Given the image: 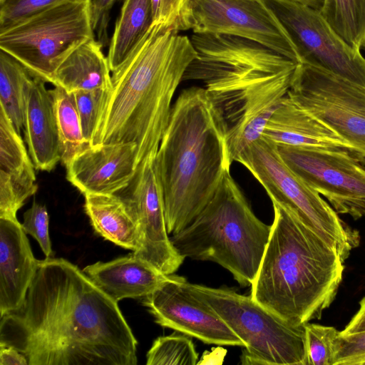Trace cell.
<instances>
[{"instance_id":"obj_35","label":"cell","mask_w":365,"mask_h":365,"mask_svg":"<svg viewBox=\"0 0 365 365\" xmlns=\"http://www.w3.org/2000/svg\"><path fill=\"white\" fill-rule=\"evenodd\" d=\"M365 361V331L339 335L334 365H362Z\"/></svg>"},{"instance_id":"obj_36","label":"cell","mask_w":365,"mask_h":365,"mask_svg":"<svg viewBox=\"0 0 365 365\" xmlns=\"http://www.w3.org/2000/svg\"><path fill=\"white\" fill-rule=\"evenodd\" d=\"M117 0H90L92 24L98 41L103 47L108 43V27L110 14Z\"/></svg>"},{"instance_id":"obj_28","label":"cell","mask_w":365,"mask_h":365,"mask_svg":"<svg viewBox=\"0 0 365 365\" xmlns=\"http://www.w3.org/2000/svg\"><path fill=\"white\" fill-rule=\"evenodd\" d=\"M197 360L191 336L178 331L157 338L146 355L147 365H195Z\"/></svg>"},{"instance_id":"obj_12","label":"cell","mask_w":365,"mask_h":365,"mask_svg":"<svg viewBox=\"0 0 365 365\" xmlns=\"http://www.w3.org/2000/svg\"><path fill=\"white\" fill-rule=\"evenodd\" d=\"M287 166L338 214L365 217V167L345 151L277 145Z\"/></svg>"},{"instance_id":"obj_4","label":"cell","mask_w":365,"mask_h":365,"mask_svg":"<svg viewBox=\"0 0 365 365\" xmlns=\"http://www.w3.org/2000/svg\"><path fill=\"white\" fill-rule=\"evenodd\" d=\"M155 163L167 231L174 235L207 205L232 163L225 121L204 88H188L177 98Z\"/></svg>"},{"instance_id":"obj_1","label":"cell","mask_w":365,"mask_h":365,"mask_svg":"<svg viewBox=\"0 0 365 365\" xmlns=\"http://www.w3.org/2000/svg\"><path fill=\"white\" fill-rule=\"evenodd\" d=\"M0 344L29 365L138 363V341L118 303L63 258L38 260L23 305L1 317Z\"/></svg>"},{"instance_id":"obj_17","label":"cell","mask_w":365,"mask_h":365,"mask_svg":"<svg viewBox=\"0 0 365 365\" xmlns=\"http://www.w3.org/2000/svg\"><path fill=\"white\" fill-rule=\"evenodd\" d=\"M19 220L0 218V317L23 305L38 260Z\"/></svg>"},{"instance_id":"obj_13","label":"cell","mask_w":365,"mask_h":365,"mask_svg":"<svg viewBox=\"0 0 365 365\" xmlns=\"http://www.w3.org/2000/svg\"><path fill=\"white\" fill-rule=\"evenodd\" d=\"M155 156H148L136 167L129 183L115 193L135 222L140 235L134 255L165 274L175 272L185 258L173 245L167 231L161 185Z\"/></svg>"},{"instance_id":"obj_39","label":"cell","mask_w":365,"mask_h":365,"mask_svg":"<svg viewBox=\"0 0 365 365\" xmlns=\"http://www.w3.org/2000/svg\"><path fill=\"white\" fill-rule=\"evenodd\" d=\"M320 11L324 0H292Z\"/></svg>"},{"instance_id":"obj_24","label":"cell","mask_w":365,"mask_h":365,"mask_svg":"<svg viewBox=\"0 0 365 365\" xmlns=\"http://www.w3.org/2000/svg\"><path fill=\"white\" fill-rule=\"evenodd\" d=\"M33 78L21 63L0 51V107L20 134L24 127L26 100Z\"/></svg>"},{"instance_id":"obj_26","label":"cell","mask_w":365,"mask_h":365,"mask_svg":"<svg viewBox=\"0 0 365 365\" xmlns=\"http://www.w3.org/2000/svg\"><path fill=\"white\" fill-rule=\"evenodd\" d=\"M320 13L348 45L365 49V0H324Z\"/></svg>"},{"instance_id":"obj_22","label":"cell","mask_w":365,"mask_h":365,"mask_svg":"<svg viewBox=\"0 0 365 365\" xmlns=\"http://www.w3.org/2000/svg\"><path fill=\"white\" fill-rule=\"evenodd\" d=\"M84 210L93 230L106 240L135 251L140 243L135 222L115 194H84Z\"/></svg>"},{"instance_id":"obj_5","label":"cell","mask_w":365,"mask_h":365,"mask_svg":"<svg viewBox=\"0 0 365 365\" xmlns=\"http://www.w3.org/2000/svg\"><path fill=\"white\" fill-rule=\"evenodd\" d=\"M272 202L271 233L250 297L291 325L304 326L320 319L335 299L344 260L292 212Z\"/></svg>"},{"instance_id":"obj_38","label":"cell","mask_w":365,"mask_h":365,"mask_svg":"<svg viewBox=\"0 0 365 365\" xmlns=\"http://www.w3.org/2000/svg\"><path fill=\"white\" fill-rule=\"evenodd\" d=\"M365 331V297L359 302V309L346 324L345 328L339 331L341 336Z\"/></svg>"},{"instance_id":"obj_2","label":"cell","mask_w":365,"mask_h":365,"mask_svg":"<svg viewBox=\"0 0 365 365\" xmlns=\"http://www.w3.org/2000/svg\"><path fill=\"white\" fill-rule=\"evenodd\" d=\"M196 58L183 81L202 83L225 121L232 162L262 137L287 94L299 63L255 41L192 33Z\"/></svg>"},{"instance_id":"obj_27","label":"cell","mask_w":365,"mask_h":365,"mask_svg":"<svg viewBox=\"0 0 365 365\" xmlns=\"http://www.w3.org/2000/svg\"><path fill=\"white\" fill-rule=\"evenodd\" d=\"M35 167L17 172L0 170V218L18 220L16 214L37 190Z\"/></svg>"},{"instance_id":"obj_6","label":"cell","mask_w":365,"mask_h":365,"mask_svg":"<svg viewBox=\"0 0 365 365\" xmlns=\"http://www.w3.org/2000/svg\"><path fill=\"white\" fill-rule=\"evenodd\" d=\"M271 230L229 173L195 219L170 239L184 258L217 263L246 287L257 273Z\"/></svg>"},{"instance_id":"obj_33","label":"cell","mask_w":365,"mask_h":365,"mask_svg":"<svg viewBox=\"0 0 365 365\" xmlns=\"http://www.w3.org/2000/svg\"><path fill=\"white\" fill-rule=\"evenodd\" d=\"M49 217L46 207L34 201L31 207L24 214L21 224L26 234L31 235L39 244L46 257H53L48 232Z\"/></svg>"},{"instance_id":"obj_40","label":"cell","mask_w":365,"mask_h":365,"mask_svg":"<svg viewBox=\"0 0 365 365\" xmlns=\"http://www.w3.org/2000/svg\"><path fill=\"white\" fill-rule=\"evenodd\" d=\"M4 0H0V3L3 2Z\"/></svg>"},{"instance_id":"obj_10","label":"cell","mask_w":365,"mask_h":365,"mask_svg":"<svg viewBox=\"0 0 365 365\" xmlns=\"http://www.w3.org/2000/svg\"><path fill=\"white\" fill-rule=\"evenodd\" d=\"M287 96L356 151L365 164V87L299 63Z\"/></svg>"},{"instance_id":"obj_41","label":"cell","mask_w":365,"mask_h":365,"mask_svg":"<svg viewBox=\"0 0 365 365\" xmlns=\"http://www.w3.org/2000/svg\"><path fill=\"white\" fill-rule=\"evenodd\" d=\"M365 365V364H364Z\"/></svg>"},{"instance_id":"obj_31","label":"cell","mask_w":365,"mask_h":365,"mask_svg":"<svg viewBox=\"0 0 365 365\" xmlns=\"http://www.w3.org/2000/svg\"><path fill=\"white\" fill-rule=\"evenodd\" d=\"M102 89L81 90L72 93L85 139L91 145L98 117L107 92Z\"/></svg>"},{"instance_id":"obj_15","label":"cell","mask_w":365,"mask_h":365,"mask_svg":"<svg viewBox=\"0 0 365 365\" xmlns=\"http://www.w3.org/2000/svg\"><path fill=\"white\" fill-rule=\"evenodd\" d=\"M143 304L157 324L197 338L205 344L240 346L242 341L212 307L195 293L183 277L169 274Z\"/></svg>"},{"instance_id":"obj_23","label":"cell","mask_w":365,"mask_h":365,"mask_svg":"<svg viewBox=\"0 0 365 365\" xmlns=\"http://www.w3.org/2000/svg\"><path fill=\"white\" fill-rule=\"evenodd\" d=\"M152 23L150 0L123 1L107 56L111 72L121 65Z\"/></svg>"},{"instance_id":"obj_29","label":"cell","mask_w":365,"mask_h":365,"mask_svg":"<svg viewBox=\"0 0 365 365\" xmlns=\"http://www.w3.org/2000/svg\"><path fill=\"white\" fill-rule=\"evenodd\" d=\"M33 167L20 133L0 107V170L17 172Z\"/></svg>"},{"instance_id":"obj_37","label":"cell","mask_w":365,"mask_h":365,"mask_svg":"<svg viewBox=\"0 0 365 365\" xmlns=\"http://www.w3.org/2000/svg\"><path fill=\"white\" fill-rule=\"evenodd\" d=\"M25 355L13 346L0 344V365H28Z\"/></svg>"},{"instance_id":"obj_19","label":"cell","mask_w":365,"mask_h":365,"mask_svg":"<svg viewBox=\"0 0 365 365\" xmlns=\"http://www.w3.org/2000/svg\"><path fill=\"white\" fill-rule=\"evenodd\" d=\"M43 79L34 77L25 112L24 138L38 170L51 171L61 161L60 144L53 99Z\"/></svg>"},{"instance_id":"obj_8","label":"cell","mask_w":365,"mask_h":365,"mask_svg":"<svg viewBox=\"0 0 365 365\" xmlns=\"http://www.w3.org/2000/svg\"><path fill=\"white\" fill-rule=\"evenodd\" d=\"M274 201L292 212L304 225L336 249L345 261L359 245V232L346 224L315 190L284 163L275 144L261 137L238 156Z\"/></svg>"},{"instance_id":"obj_18","label":"cell","mask_w":365,"mask_h":365,"mask_svg":"<svg viewBox=\"0 0 365 365\" xmlns=\"http://www.w3.org/2000/svg\"><path fill=\"white\" fill-rule=\"evenodd\" d=\"M262 136L276 145L348 152L361 162L351 144L304 110L287 94L269 118Z\"/></svg>"},{"instance_id":"obj_9","label":"cell","mask_w":365,"mask_h":365,"mask_svg":"<svg viewBox=\"0 0 365 365\" xmlns=\"http://www.w3.org/2000/svg\"><path fill=\"white\" fill-rule=\"evenodd\" d=\"M245 344L241 364L307 365L305 329L280 319L251 297L189 283Z\"/></svg>"},{"instance_id":"obj_3","label":"cell","mask_w":365,"mask_h":365,"mask_svg":"<svg viewBox=\"0 0 365 365\" xmlns=\"http://www.w3.org/2000/svg\"><path fill=\"white\" fill-rule=\"evenodd\" d=\"M190 37L152 24L111 75L91 145L130 143L138 165L156 156L168 125L174 93L196 58Z\"/></svg>"},{"instance_id":"obj_14","label":"cell","mask_w":365,"mask_h":365,"mask_svg":"<svg viewBox=\"0 0 365 365\" xmlns=\"http://www.w3.org/2000/svg\"><path fill=\"white\" fill-rule=\"evenodd\" d=\"M188 22L192 33L249 38L300 63L293 42L264 0H190Z\"/></svg>"},{"instance_id":"obj_34","label":"cell","mask_w":365,"mask_h":365,"mask_svg":"<svg viewBox=\"0 0 365 365\" xmlns=\"http://www.w3.org/2000/svg\"><path fill=\"white\" fill-rule=\"evenodd\" d=\"M67 0H4L0 3V29L8 27L48 6Z\"/></svg>"},{"instance_id":"obj_11","label":"cell","mask_w":365,"mask_h":365,"mask_svg":"<svg viewBox=\"0 0 365 365\" xmlns=\"http://www.w3.org/2000/svg\"><path fill=\"white\" fill-rule=\"evenodd\" d=\"M264 1L287 32L300 63L365 87V58L334 31L320 11L292 0Z\"/></svg>"},{"instance_id":"obj_7","label":"cell","mask_w":365,"mask_h":365,"mask_svg":"<svg viewBox=\"0 0 365 365\" xmlns=\"http://www.w3.org/2000/svg\"><path fill=\"white\" fill-rule=\"evenodd\" d=\"M95 38L90 0H67L0 29V49L34 77L50 83L56 66L73 49Z\"/></svg>"},{"instance_id":"obj_21","label":"cell","mask_w":365,"mask_h":365,"mask_svg":"<svg viewBox=\"0 0 365 365\" xmlns=\"http://www.w3.org/2000/svg\"><path fill=\"white\" fill-rule=\"evenodd\" d=\"M103 46L95 38L70 52L53 70L50 83L72 93L76 91L111 88V74Z\"/></svg>"},{"instance_id":"obj_20","label":"cell","mask_w":365,"mask_h":365,"mask_svg":"<svg viewBox=\"0 0 365 365\" xmlns=\"http://www.w3.org/2000/svg\"><path fill=\"white\" fill-rule=\"evenodd\" d=\"M82 270L117 303L123 299L145 297L169 275L162 273L133 252L108 262H97Z\"/></svg>"},{"instance_id":"obj_16","label":"cell","mask_w":365,"mask_h":365,"mask_svg":"<svg viewBox=\"0 0 365 365\" xmlns=\"http://www.w3.org/2000/svg\"><path fill=\"white\" fill-rule=\"evenodd\" d=\"M136 145L130 143L90 146L66 167V179L83 195L115 194L133 177Z\"/></svg>"},{"instance_id":"obj_32","label":"cell","mask_w":365,"mask_h":365,"mask_svg":"<svg viewBox=\"0 0 365 365\" xmlns=\"http://www.w3.org/2000/svg\"><path fill=\"white\" fill-rule=\"evenodd\" d=\"M152 24H161L178 31L190 30L188 16L190 0H150Z\"/></svg>"},{"instance_id":"obj_25","label":"cell","mask_w":365,"mask_h":365,"mask_svg":"<svg viewBox=\"0 0 365 365\" xmlns=\"http://www.w3.org/2000/svg\"><path fill=\"white\" fill-rule=\"evenodd\" d=\"M50 91L58 127L61 161L66 167L78 154L91 145L83 136L73 94L59 86Z\"/></svg>"},{"instance_id":"obj_30","label":"cell","mask_w":365,"mask_h":365,"mask_svg":"<svg viewBox=\"0 0 365 365\" xmlns=\"http://www.w3.org/2000/svg\"><path fill=\"white\" fill-rule=\"evenodd\" d=\"M307 365H334L339 331L333 327L304 324Z\"/></svg>"}]
</instances>
